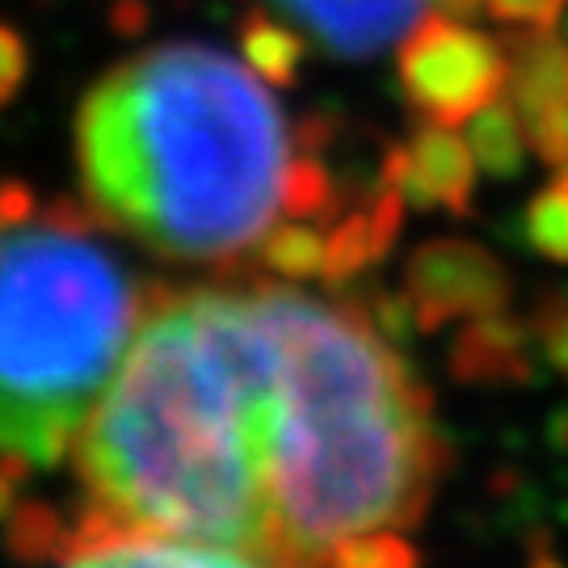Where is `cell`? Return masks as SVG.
I'll return each mask as SVG.
<instances>
[{
  "instance_id": "6",
  "label": "cell",
  "mask_w": 568,
  "mask_h": 568,
  "mask_svg": "<svg viewBox=\"0 0 568 568\" xmlns=\"http://www.w3.org/2000/svg\"><path fill=\"white\" fill-rule=\"evenodd\" d=\"M400 295L413 312L417 333H443L455 321L506 312L514 278L501 257H493L485 244L443 236V241L413 248V257L405 262Z\"/></svg>"
},
{
  "instance_id": "7",
  "label": "cell",
  "mask_w": 568,
  "mask_h": 568,
  "mask_svg": "<svg viewBox=\"0 0 568 568\" xmlns=\"http://www.w3.org/2000/svg\"><path fill=\"white\" fill-rule=\"evenodd\" d=\"M509 105L527 148L551 169L568 164V47L551 30H523L509 42Z\"/></svg>"
},
{
  "instance_id": "24",
  "label": "cell",
  "mask_w": 568,
  "mask_h": 568,
  "mask_svg": "<svg viewBox=\"0 0 568 568\" xmlns=\"http://www.w3.org/2000/svg\"><path fill=\"white\" fill-rule=\"evenodd\" d=\"M527 568H568V565L560 560V556H556V551L548 548V544H544V539H539V544H535V551H530Z\"/></svg>"
},
{
  "instance_id": "14",
  "label": "cell",
  "mask_w": 568,
  "mask_h": 568,
  "mask_svg": "<svg viewBox=\"0 0 568 568\" xmlns=\"http://www.w3.org/2000/svg\"><path fill=\"white\" fill-rule=\"evenodd\" d=\"M467 148L476 156V169H485L493 182H509L527 164V135L514 114L509 98L488 102L480 114L467 119Z\"/></svg>"
},
{
  "instance_id": "13",
  "label": "cell",
  "mask_w": 568,
  "mask_h": 568,
  "mask_svg": "<svg viewBox=\"0 0 568 568\" xmlns=\"http://www.w3.org/2000/svg\"><path fill=\"white\" fill-rule=\"evenodd\" d=\"M236 42H241V55L253 68V77L265 81L270 89H291L300 81L307 47L295 26L265 18V13H248L241 21V39Z\"/></svg>"
},
{
  "instance_id": "8",
  "label": "cell",
  "mask_w": 568,
  "mask_h": 568,
  "mask_svg": "<svg viewBox=\"0 0 568 568\" xmlns=\"http://www.w3.org/2000/svg\"><path fill=\"white\" fill-rule=\"evenodd\" d=\"M379 178L396 185L408 206L447 211L455 220H464L476 199V156L455 126L438 122H417L408 143L387 148Z\"/></svg>"
},
{
  "instance_id": "9",
  "label": "cell",
  "mask_w": 568,
  "mask_h": 568,
  "mask_svg": "<svg viewBox=\"0 0 568 568\" xmlns=\"http://www.w3.org/2000/svg\"><path fill=\"white\" fill-rule=\"evenodd\" d=\"M274 4L295 21H304L325 51L345 60L384 51L387 42L408 34L426 9V0H274Z\"/></svg>"
},
{
  "instance_id": "19",
  "label": "cell",
  "mask_w": 568,
  "mask_h": 568,
  "mask_svg": "<svg viewBox=\"0 0 568 568\" xmlns=\"http://www.w3.org/2000/svg\"><path fill=\"white\" fill-rule=\"evenodd\" d=\"M325 568H417V551L396 530H363L328 551Z\"/></svg>"
},
{
  "instance_id": "5",
  "label": "cell",
  "mask_w": 568,
  "mask_h": 568,
  "mask_svg": "<svg viewBox=\"0 0 568 568\" xmlns=\"http://www.w3.org/2000/svg\"><path fill=\"white\" fill-rule=\"evenodd\" d=\"M396 77L417 119L459 126L506 89L509 51L471 21L434 13L405 34L396 51Z\"/></svg>"
},
{
  "instance_id": "22",
  "label": "cell",
  "mask_w": 568,
  "mask_h": 568,
  "mask_svg": "<svg viewBox=\"0 0 568 568\" xmlns=\"http://www.w3.org/2000/svg\"><path fill=\"white\" fill-rule=\"evenodd\" d=\"M30 77V47L13 26L0 21V105L18 98V89Z\"/></svg>"
},
{
  "instance_id": "10",
  "label": "cell",
  "mask_w": 568,
  "mask_h": 568,
  "mask_svg": "<svg viewBox=\"0 0 568 568\" xmlns=\"http://www.w3.org/2000/svg\"><path fill=\"white\" fill-rule=\"evenodd\" d=\"M535 333L506 312L476 316L450 342L447 366L467 387H527L535 379Z\"/></svg>"
},
{
  "instance_id": "17",
  "label": "cell",
  "mask_w": 568,
  "mask_h": 568,
  "mask_svg": "<svg viewBox=\"0 0 568 568\" xmlns=\"http://www.w3.org/2000/svg\"><path fill=\"white\" fill-rule=\"evenodd\" d=\"M9 548L21 560H60L72 548V523L47 501H18L9 514Z\"/></svg>"
},
{
  "instance_id": "18",
  "label": "cell",
  "mask_w": 568,
  "mask_h": 568,
  "mask_svg": "<svg viewBox=\"0 0 568 568\" xmlns=\"http://www.w3.org/2000/svg\"><path fill=\"white\" fill-rule=\"evenodd\" d=\"M283 211L286 220H328L337 215L342 203H337V185H333V173L321 156H295L286 164L283 178Z\"/></svg>"
},
{
  "instance_id": "12",
  "label": "cell",
  "mask_w": 568,
  "mask_h": 568,
  "mask_svg": "<svg viewBox=\"0 0 568 568\" xmlns=\"http://www.w3.org/2000/svg\"><path fill=\"white\" fill-rule=\"evenodd\" d=\"M60 568H265L253 556L227 548H206L190 539H164V535H135V530H110L77 539L60 556Z\"/></svg>"
},
{
  "instance_id": "16",
  "label": "cell",
  "mask_w": 568,
  "mask_h": 568,
  "mask_svg": "<svg viewBox=\"0 0 568 568\" xmlns=\"http://www.w3.org/2000/svg\"><path fill=\"white\" fill-rule=\"evenodd\" d=\"M262 262L291 283L321 278L325 274V236L312 227V220H286L262 236Z\"/></svg>"
},
{
  "instance_id": "20",
  "label": "cell",
  "mask_w": 568,
  "mask_h": 568,
  "mask_svg": "<svg viewBox=\"0 0 568 568\" xmlns=\"http://www.w3.org/2000/svg\"><path fill=\"white\" fill-rule=\"evenodd\" d=\"M530 333H535V349L539 358L568 379V291L565 286H551L535 300L530 312Z\"/></svg>"
},
{
  "instance_id": "3",
  "label": "cell",
  "mask_w": 568,
  "mask_h": 568,
  "mask_svg": "<svg viewBox=\"0 0 568 568\" xmlns=\"http://www.w3.org/2000/svg\"><path fill=\"white\" fill-rule=\"evenodd\" d=\"M274 358L270 568H325L349 535L417 527L447 467L434 396L358 295L262 283Z\"/></svg>"
},
{
  "instance_id": "4",
  "label": "cell",
  "mask_w": 568,
  "mask_h": 568,
  "mask_svg": "<svg viewBox=\"0 0 568 568\" xmlns=\"http://www.w3.org/2000/svg\"><path fill=\"white\" fill-rule=\"evenodd\" d=\"M84 203L0 227V464L60 467L135 337L148 291Z\"/></svg>"
},
{
  "instance_id": "15",
  "label": "cell",
  "mask_w": 568,
  "mask_h": 568,
  "mask_svg": "<svg viewBox=\"0 0 568 568\" xmlns=\"http://www.w3.org/2000/svg\"><path fill=\"white\" fill-rule=\"evenodd\" d=\"M518 227L527 248L556 265H568V164H560L556 178L530 199Z\"/></svg>"
},
{
  "instance_id": "1",
  "label": "cell",
  "mask_w": 568,
  "mask_h": 568,
  "mask_svg": "<svg viewBox=\"0 0 568 568\" xmlns=\"http://www.w3.org/2000/svg\"><path fill=\"white\" fill-rule=\"evenodd\" d=\"M274 358L262 283L148 291L140 328L72 447V539L135 530L274 551Z\"/></svg>"
},
{
  "instance_id": "11",
  "label": "cell",
  "mask_w": 568,
  "mask_h": 568,
  "mask_svg": "<svg viewBox=\"0 0 568 568\" xmlns=\"http://www.w3.org/2000/svg\"><path fill=\"white\" fill-rule=\"evenodd\" d=\"M405 194L392 182H375L354 211H345L325 236V283L345 286L371 265H379L392 253V244L400 241V220H405Z\"/></svg>"
},
{
  "instance_id": "2",
  "label": "cell",
  "mask_w": 568,
  "mask_h": 568,
  "mask_svg": "<svg viewBox=\"0 0 568 568\" xmlns=\"http://www.w3.org/2000/svg\"><path fill=\"white\" fill-rule=\"evenodd\" d=\"M81 203L164 262H236L283 211L291 131L253 68L164 42L105 68L72 126Z\"/></svg>"
},
{
  "instance_id": "23",
  "label": "cell",
  "mask_w": 568,
  "mask_h": 568,
  "mask_svg": "<svg viewBox=\"0 0 568 568\" xmlns=\"http://www.w3.org/2000/svg\"><path fill=\"white\" fill-rule=\"evenodd\" d=\"M26 480H30V476H26L21 467L0 464V523H4V518L18 509V501H21L18 493H21V485H26Z\"/></svg>"
},
{
  "instance_id": "21",
  "label": "cell",
  "mask_w": 568,
  "mask_h": 568,
  "mask_svg": "<svg viewBox=\"0 0 568 568\" xmlns=\"http://www.w3.org/2000/svg\"><path fill=\"white\" fill-rule=\"evenodd\" d=\"M565 9L568 0H485L488 18L518 26V30H556Z\"/></svg>"
}]
</instances>
